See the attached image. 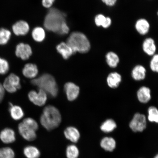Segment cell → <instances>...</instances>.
Returning <instances> with one entry per match:
<instances>
[{"instance_id": "obj_1", "label": "cell", "mask_w": 158, "mask_h": 158, "mask_svg": "<svg viewBox=\"0 0 158 158\" xmlns=\"http://www.w3.org/2000/svg\"><path fill=\"white\" fill-rule=\"evenodd\" d=\"M62 121L60 111L54 106H45L40 116V122L43 127L50 131L59 127Z\"/></svg>"}, {"instance_id": "obj_2", "label": "cell", "mask_w": 158, "mask_h": 158, "mask_svg": "<svg viewBox=\"0 0 158 158\" xmlns=\"http://www.w3.org/2000/svg\"><path fill=\"white\" fill-rule=\"evenodd\" d=\"M66 22V15L56 8L49 10L44 21V26L47 30L60 33L61 26Z\"/></svg>"}, {"instance_id": "obj_3", "label": "cell", "mask_w": 158, "mask_h": 158, "mask_svg": "<svg viewBox=\"0 0 158 158\" xmlns=\"http://www.w3.org/2000/svg\"><path fill=\"white\" fill-rule=\"evenodd\" d=\"M31 83L39 89L44 91L51 97H56L58 94V85L54 77L50 74H43L38 78L33 79Z\"/></svg>"}, {"instance_id": "obj_4", "label": "cell", "mask_w": 158, "mask_h": 158, "mask_svg": "<svg viewBox=\"0 0 158 158\" xmlns=\"http://www.w3.org/2000/svg\"><path fill=\"white\" fill-rule=\"evenodd\" d=\"M66 43L72 49L74 54L88 52L90 49V44L87 37L83 33L74 32L71 33Z\"/></svg>"}, {"instance_id": "obj_5", "label": "cell", "mask_w": 158, "mask_h": 158, "mask_svg": "<svg viewBox=\"0 0 158 158\" xmlns=\"http://www.w3.org/2000/svg\"><path fill=\"white\" fill-rule=\"evenodd\" d=\"M3 85L5 90L14 93L21 88L20 79L17 75L11 73L6 78Z\"/></svg>"}, {"instance_id": "obj_6", "label": "cell", "mask_w": 158, "mask_h": 158, "mask_svg": "<svg viewBox=\"0 0 158 158\" xmlns=\"http://www.w3.org/2000/svg\"><path fill=\"white\" fill-rule=\"evenodd\" d=\"M147 119L145 115L139 113L134 114L130 122L129 126L134 132L143 131L147 127Z\"/></svg>"}, {"instance_id": "obj_7", "label": "cell", "mask_w": 158, "mask_h": 158, "mask_svg": "<svg viewBox=\"0 0 158 158\" xmlns=\"http://www.w3.org/2000/svg\"><path fill=\"white\" fill-rule=\"evenodd\" d=\"M29 100L37 106H44L47 100V94L42 90L39 89L38 91L31 90L28 94Z\"/></svg>"}, {"instance_id": "obj_8", "label": "cell", "mask_w": 158, "mask_h": 158, "mask_svg": "<svg viewBox=\"0 0 158 158\" xmlns=\"http://www.w3.org/2000/svg\"><path fill=\"white\" fill-rule=\"evenodd\" d=\"M18 129L19 135L25 141L32 142L37 138L36 131L25 125L22 122L19 124Z\"/></svg>"}, {"instance_id": "obj_9", "label": "cell", "mask_w": 158, "mask_h": 158, "mask_svg": "<svg viewBox=\"0 0 158 158\" xmlns=\"http://www.w3.org/2000/svg\"><path fill=\"white\" fill-rule=\"evenodd\" d=\"M32 54V49L30 45L23 43H19L16 46L15 54L23 60H27Z\"/></svg>"}, {"instance_id": "obj_10", "label": "cell", "mask_w": 158, "mask_h": 158, "mask_svg": "<svg viewBox=\"0 0 158 158\" xmlns=\"http://www.w3.org/2000/svg\"><path fill=\"white\" fill-rule=\"evenodd\" d=\"M16 140V135L12 128L6 127L0 132V141L6 145L14 143Z\"/></svg>"}, {"instance_id": "obj_11", "label": "cell", "mask_w": 158, "mask_h": 158, "mask_svg": "<svg viewBox=\"0 0 158 158\" xmlns=\"http://www.w3.org/2000/svg\"><path fill=\"white\" fill-rule=\"evenodd\" d=\"M64 90L67 98L70 101L76 100L80 92L79 86L72 82H67L64 85Z\"/></svg>"}, {"instance_id": "obj_12", "label": "cell", "mask_w": 158, "mask_h": 158, "mask_svg": "<svg viewBox=\"0 0 158 158\" xmlns=\"http://www.w3.org/2000/svg\"><path fill=\"white\" fill-rule=\"evenodd\" d=\"M14 34L17 36L25 35L29 32L30 27L28 23L23 20L17 21L12 27Z\"/></svg>"}, {"instance_id": "obj_13", "label": "cell", "mask_w": 158, "mask_h": 158, "mask_svg": "<svg viewBox=\"0 0 158 158\" xmlns=\"http://www.w3.org/2000/svg\"><path fill=\"white\" fill-rule=\"evenodd\" d=\"M142 48L144 53L150 56H153L156 54L157 46L155 40L152 37H147L144 40Z\"/></svg>"}, {"instance_id": "obj_14", "label": "cell", "mask_w": 158, "mask_h": 158, "mask_svg": "<svg viewBox=\"0 0 158 158\" xmlns=\"http://www.w3.org/2000/svg\"><path fill=\"white\" fill-rule=\"evenodd\" d=\"M64 134L66 139L74 144L78 143L81 137L78 130L73 126L67 127L64 130Z\"/></svg>"}, {"instance_id": "obj_15", "label": "cell", "mask_w": 158, "mask_h": 158, "mask_svg": "<svg viewBox=\"0 0 158 158\" xmlns=\"http://www.w3.org/2000/svg\"><path fill=\"white\" fill-rule=\"evenodd\" d=\"M151 25L147 19L141 18L136 21L135 24L136 31L140 35H144L149 33Z\"/></svg>"}, {"instance_id": "obj_16", "label": "cell", "mask_w": 158, "mask_h": 158, "mask_svg": "<svg viewBox=\"0 0 158 158\" xmlns=\"http://www.w3.org/2000/svg\"><path fill=\"white\" fill-rule=\"evenodd\" d=\"M39 70L36 65L29 63L25 65L22 73L25 77L33 79L36 77L38 74Z\"/></svg>"}, {"instance_id": "obj_17", "label": "cell", "mask_w": 158, "mask_h": 158, "mask_svg": "<svg viewBox=\"0 0 158 158\" xmlns=\"http://www.w3.org/2000/svg\"><path fill=\"white\" fill-rule=\"evenodd\" d=\"M23 153L26 158H39L41 156L40 150L35 146L32 145L25 146L23 149Z\"/></svg>"}, {"instance_id": "obj_18", "label": "cell", "mask_w": 158, "mask_h": 158, "mask_svg": "<svg viewBox=\"0 0 158 158\" xmlns=\"http://www.w3.org/2000/svg\"><path fill=\"white\" fill-rule=\"evenodd\" d=\"M138 100L143 103H147L151 99V91L150 89L146 86L140 88L137 93Z\"/></svg>"}, {"instance_id": "obj_19", "label": "cell", "mask_w": 158, "mask_h": 158, "mask_svg": "<svg viewBox=\"0 0 158 158\" xmlns=\"http://www.w3.org/2000/svg\"><path fill=\"white\" fill-rule=\"evenodd\" d=\"M122 76L117 72H112L108 75L106 79L108 86L111 88H116L119 86L122 81Z\"/></svg>"}, {"instance_id": "obj_20", "label": "cell", "mask_w": 158, "mask_h": 158, "mask_svg": "<svg viewBox=\"0 0 158 158\" xmlns=\"http://www.w3.org/2000/svg\"><path fill=\"white\" fill-rule=\"evenodd\" d=\"M57 51L64 59H68L74 54L71 47L66 43L62 42L56 46Z\"/></svg>"}, {"instance_id": "obj_21", "label": "cell", "mask_w": 158, "mask_h": 158, "mask_svg": "<svg viewBox=\"0 0 158 158\" xmlns=\"http://www.w3.org/2000/svg\"><path fill=\"white\" fill-rule=\"evenodd\" d=\"M146 69L141 65H137L132 71L131 76L134 80L139 81L143 80L146 75Z\"/></svg>"}, {"instance_id": "obj_22", "label": "cell", "mask_w": 158, "mask_h": 158, "mask_svg": "<svg viewBox=\"0 0 158 158\" xmlns=\"http://www.w3.org/2000/svg\"><path fill=\"white\" fill-rule=\"evenodd\" d=\"M9 111L11 117L15 120H20L24 115V112L20 106L11 103H9Z\"/></svg>"}, {"instance_id": "obj_23", "label": "cell", "mask_w": 158, "mask_h": 158, "mask_svg": "<svg viewBox=\"0 0 158 158\" xmlns=\"http://www.w3.org/2000/svg\"><path fill=\"white\" fill-rule=\"evenodd\" d=\"M100 145L105 151L112 152L115 149L116 143L113 138L110 137H105L102 138L100 141Z\"/></svg>"}, {"instance_id": "obj_24", "label": "cell", "mask_w": 158, "mask_h": 158, "mask_svg": "<svg viewBox=\"0 0 158 158\" xmlns=\"http://www.w3.org/2000/svg\"><path fill=\"white\" fill-rule=\"evenodd\" d=\"M106 59L108 66L112 68L117 67L120 62L119 56L113 51H109L106 53Z\"/></svg>"}, {"instance_id": "obj_25", "label": "cell", "mask_w": 158, "mask_h": 158, "mask_svg": "<svg viewBox=\"0 0 158 158\" xmlns=\"http://www.w3.org/2000/svg\"><path fill=\"white\" fill-rule=\"evenodd\" d=\"M117 127V124L113 119H108L105 121L100 126V129L105 133H109L113 131Z\"/></svg>"}, {"instance_id": "obj_26", "label": "cell", "mask_w": 158, "mask_h": 158, "mask_svg": "<svg viewBox=\"0 0 158 158\" xmlns=\"http://www.w3.org/2000/svg\"><path fill=\"white\" fill-rule=\"evenodd\" d=\"M80 153L79 148L74 144H70L67 146L66 149L67 158H78Z\"/></svg>"}, {"instance_id": "obj_27", "label": "cell", "mask_w": 158, "mask_h": 158, "mask_svg": "<svg viewBox=\"0 0 158 158\" xmlns=\"http://www.w3.org/2000/svg\"><path fill=\"white\" fill-rule=\"evenodd\" d=\"M15 151L8 146L0 148V158H15Z\"/></svg>"}, {"instance_id": "obj_28", "label": "cell", "mask_w": 158, "mask_h": 158, "mask_svg": "<svg viewBox=\"0 0 158 158\" xmlns=\"http://www.w3.org/2000/svg\"><path fill=\"white\" fill-rule=\"evenodd\" d=\"M11 36V32L4 27L0 28V45H4L9 43Z\"/></svg>"}, {"instance_id": "obj_29", "label": "cell", "mask_w": 158, "mask_h": 158, "mask_svg": "<svg viewBox=\"0 0 158 158\" xmlns=\"http://www.w3.org/2000/svg\"><path fill=\"white\" fill-rule=\"evenodd\" d=\"M31 35L34 40L41 42L44 40L45 36L44 30L40 27H35L31 33Z\"/></svg>"}, {"instance_id": "obj_30", "label": "cell", "mask_w": 158, "mask_h": 158, "mask_svg": "<svg viewBox=\"0 0 158 158\" xmlns=\"http://www.w3.org/2000/svg\"><path fill=\"white\" fill-rule=\"evenodd\" d=\"M148 118L150 122L158 123V110L156 107L152 106L148 109Z\"/></svg>"}, {"instance_id": "obj_31", "label": "cell", "mask_w": 158, "mask_h": 158, "mask_svg": "<svg viewBox=\"0 0 158 158\" xmlns=\"http://www.w3.org/2000/svg\"><path fill=\"white\" fill-rule=\"evenodd\" d=\"M9 64L6 59L0 57V75H5L9 72Z\"/></svg>"}, {"instance_id": "obj_32", "label": "cell", "mask_w": 158, "mask_h": 158, "mask_svg": "<svg viewBox=\"0 0 158 158\" xmlns=\"http://www.w3.org/2000/svg\"><path fill=\"white\" fill-rule=\"evenodd\" d=\"M25 125L28 126L32 129L37 131L39 129V125L37 122L33 118H27L23 119L22 122Z\"/></svg>"}, {"instance_id": "obj_33", "label": "cell", "mask_w": 158, "mask_h": 158, "mask_svg": "<svg viewBox=\"0 0 158 158\" xmlns=\"http://www.w3.org/2000/svg\"><path fill=\"white\" fill-rule=\"evenodd\" d=\"M106 17L104 15L100 14L97 15L94 19V22L97 26L103 27L105 24Z\"/></svg>"}, {"instance_id": "obj_34", "label": "cell", "mask_w": 158, "mask_h": 158, "mask_svg": "<svg viewBox=\"0 0 158 158\" xmlns=\"http://www.w3.org/2000/svg\"><path fill=\"white\" fill-rule=\"evenodd\" d=\"M150 67L154 72L158 73V54L153 55L150 63Z\"/></svg>"}, {"instance_id": "obj_35", "label": "cell", "mask_w": 158, "mask_h": 158, "mask_svg": "<svg viewBox=\"0 0 158 158\" xmlns=\"http://www.w3.org/2000/svg\"><path fill=\"white\" fill-rule=\"evenodd\" d=\"M69 31V28L67 25L66 22L63 23L61 26L60 33V35H65L68 34Z\"/></svg>"}, {"instance_id": "obj_36", "label": "cell", "mask_w": 158, "mask_h": 158, "mask_svg": "<svg viewBox=\"0 0 158 158\" xmlns=\"http://www.w3.org/2000/svg\"><path fill=\"white\" fill-rule=\"evenodd\" d=\"M55 0H42V5L44 7L49 8L53 5Z\"/></svg>"}, {"instance_id": "obj_37", "label": "cell", "mask_w": 158, "mask_h": 158, "mask_svg": "<svg viewBox=\"0 0 158 158\" xmlns=\"http://www.w3.org/2000/svg\"><path fill=\"white\" fill-rule=\"evenodd\" d=\"M102 2L109 7L114 6L117 3V0H101Z\"/></svg>"}, {"instance_id": "obj_38", "label": "cell", "mask_w": 158, "mask_h": 158, "mask_svg": "<svg viewBox=\"0 0 158 158\" xmlns=\"http://www.w3.org/2000/svg\"><path fill=\"white\" fill-rule=\"evenodd\" d=\"M5 94V89L3 85L0 83V103L2 101Z\"/></svg>"}, {"instance_id": "obj_39", "label": "cell", "mask_w": 158, "mask_h": 158, "mask_svg": "<svg viewBox=\"0 0 158 158\" xmlns=\"http://www.w3.org/2000/svg\"><path fill=\"white\" fill-rule=\"evenodd\" d=\"M112 23V19L109 17H106V19L105 24L103 28L107 29L110 27Z\"/></svg>"}, {"instance_id": "obj_40", "label": "cell", "mask_w": 158, "mask_h": 158, "mask_svg": "<svg viewBox=\"0 0 158 158\" xmlns=\"http://www.w3.org/2000/svg\"><path fill=\"white\" fill-rule=\"evenodd\" d=\"M154 158H158V154L156 155L155 157H154Z\"/></svg>"}, {"instance_id": "obj_41", "label": "cell", "mask_w": 158, "mask_h": 158, "mask_svg": "<svg viewBox=\"0 0 158 158\" xmlns=\"http://www.w3.org/2000/svg\"><path fill=\"white\" fill-rule=\"evenodd\" d=\"M157 16L158 17V11H157Z\"/></svg>"}]
</instances>
